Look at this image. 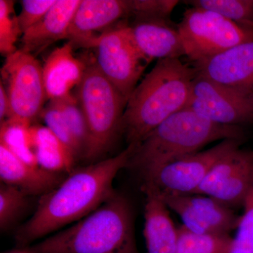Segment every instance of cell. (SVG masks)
<instances>
[{
  "instance_id": "6da1fadb",
  "label": "cell",
  "mask_w": 253,
  "mask_h": 253,
  "mask_svg": "<svg viewBox=\"0 0 253 253\" xmlns=\"http://www.w3.org/2000/svg\"><path fill=\"white\" fill-rule=\"evenodd\" d=\"M135 147L128 145L113 157L73 169L57 187L42 196L32 217L16 231L18 246L24 247L81 220L112 197L116 193L113 181L127 167Z\"/></svg>"
},
{
  "instance_id": "7a4b0ae2",
  "label": "cell",
  "mask_w": 253,
  "mask_h": 253,
  "mask_svg": "<svg viewBox=\"0 0 253 253\" xmlns=\"http://www.w3.org/2000/svg\"><path fill=\"white\" fill-rule=\"evenodd\" d=\"M196 76L194 66L179 59L158 60L126 102L121 133L137 145L163 121L186 109Z\"/></svg>"
},
{
  "instance_id": "3957f363",
  "label": "cell",
  "mask_w": 253,
  "mask_h": 253,
  "mask_svg": "<svg viewBox=\"0 0 253 253\" xmlns=\"http://www.w3.org/2000/svg\"><path fill=\"white\" fill-rule=\"evenodd\" d=\"M23 250L28 253H139L130 203L116 193L68 229Z\"/></svg>"
},
{
  "instance_id": "277c9868",
  "label": "cell",
  "mask_w": 253,
  "mask_h": 253,
  "mask_svg": "<svg viewBox=\"0 0 253 253\" xmlns=\"http://www.w3.org/2000/svg\"><path fill=\"white\" fill-rule=\"evenodd\" d=\"M245 138L241 126L217 124L186 108L163 121L136 145L127 167L143 175L199 152L210 143L226 139L243 141Z\"/></svg>"
},
{
  "instance_id": "5b68a950",
  "label": "cell",
  "mask_w": 253,
  "mask_h": 253,
  "mask_svg": "<svg viewBox=\"0 0 253 253\" xmlns=\"http://www.w3.org/2000/svg\"><path fill=\"white\" fill-rule=\"evenodd\" d=\"M76 96L84 113L89 131L84 159L92 163L98 162L121 133L123 113L127 101L100 72L95 62L86 65Z\"/></svg>"
},
{
  "instance_id": "8992f818",
  "label": "cell",
  "mask_w": 253,
  "mask_h": 253,
  "mask_svg": "<svg viewBox=\"0 0 253 253\" xmlns=\"http://www.w3.org/2000/svg\"><path fill=\"white\" fill-rule=\"evenodd\" d=\"M178 29L192 64L204 62L243 43L253 41L246 29L210 10L191 7L183 14Z\"/></svg>"
},
{
  "instance_id": "52a82bcc",
  "label": "cell",
  "mask_w": 253,
  "mask_h": 253,
  "mask_svg": "<svg viewBox=\"0 0 253 253\" xmlns=\"http://www.w3.org/2000/svg\"><path fill=\"white\" fill-rule=\"evenodd\" d=\"M100 72L127 101L150 63L136 45L129 25L104 32L91 42Z\"/></svg>"
},
{
  "instance_id": "ba28073f",
  "label": "cell",
  "mask_w": 253,
  "mask_h": 253,
  "mask_svg": "<svg viewBox=\"0 0 253 253\" xmlns=\"http://www.w3.org/2000/svg\"><path fill=\"white\" fill-rule=\"evenodd\" d=\"M242 140L226 139L211 149L188 155L141 175V190L158 196L194 194L212 166L240 147Z\"/></svg>"
},
{
  "instance_id": "9c48e42d",
  "label": "cell",
  "mask_w": 253,
  "mask_h": 253,
  "mask_svg": "<svg viewBox=\"0 0 253 253\" xmlns=\"http://www.w3.org/2000/svg\"><path fill=\"white\" fill-rule=\"evenodd\" d=\"M1 69V78L10 104L7 120L31 126L42 111L46 99L42 65L34 55L18 49L6 58Z\"/></svg>"
},
{
  "instance_id": "30bf717a",
  "label": "cell",
  "mask_w": 253,
  "mask_h": 253,
  "mask_svg": "<svg viewBox=\"0 0 253 253\" xmlns=\"http://www.w3.org/2000/svg\"><path fill=\"white\" fill-rule=\"evenodd\" d=\"M188 109L224 126L253 123V90L229 85L196 74Z\"/></svg>"
},
{
  "instance_id": "8fae6325",
  "label": "cell",
  "mask_w": 253,
  "mask_h": 253,
  "mask_svg": "<svg viewBox=\"0 0 253 253\" xmlns=\"http://www.w3.org/2000/svg\"><path fill=\"white\" fill-rule=\"evenodd\" d=\"M253 186V150L236 148L217 161L194 194L206 195L231 208L244 206Z\"/></svg>"
},
{
  "instance_id": "7c38bea8",
  "label": "cell",
  "mask_w": 253,
  "mask_h": 253,
  "mask_svg": "<svg viewBox=\"0 0 253 253\" xmlns=\"http://www.w3.org/2000/svg\"><path fill=\"white\" fill-rule=\"evenodd\" d=\"M158 197L180 216L183 225L193 232L229 235L239 226L241 216L208 196L189 194Z\"/></svg>"
},
{
  "instance_id": "4fadbf2b",
  "label": "cell",
  "mask_w": 253,
  "mask_h": 253,
  "mask_svg": "<svg viewBox=\"0 0 253 253\" xmlns=\"http://www.w3.org/2000/svg\"><path fill=\"white\" fill-rule=\"evenodd\" d=\"M130 14L129 0H81L70 26L67 39L73 46L89 48L95 33Z\"/></svg>"
},
{
  "instance_id": "5bb4252c",
  "label": "cell",
  "mask_w": 253,
  "mask_h": 253,
  "mask_svg": "<svg viewBox=\"0 0 253 253\" xmlns=\"http://www.w3.org/2000/svg\"><path fill=\"white\" fill-rule=\"evenodd\" d=\"M129 26L136 45L149 62L185 55L178 26L170 19H135Z\"/></svg>"
},
{
  "instance_id": "9a60e30c",
  "label": "cell",
  "mask_w": 253,
  "mask_h": 253,
  "mask_svg": "<svg viewBox=\"0 0 253 253\" xmlns=\"http://www.w3.org/2000/svg\"><path fill=\"white\" fill-rule=\"evenodd\" d=\"M193 66L196 74L202 77L253 90V41L234 46Z\"/></svg>"
},
{
  "instance_id": "2e32d148",
  "label": "cell",
  "mask_w": 253,
  "mask_h": 253,
  "mask_svg": "<svg viewBox=\"0 0 253 253\" xmlns=\"http://www.w3.org/2000/svg\"><path fill=\"white\" fill-rule=\"evenodd\" d=\"M73 43L68 42L55 49L42 65L43 80L46 99L56 101L72 94L85 73L86 64L73 52Z\"/></svg>"
},
{
  "instance_id": "e0dca14e",
  "label": "cell",
  "mask_w": 253,
  "mask_h": 253,
  "mask_svg": "<svg viewBox=\"0 0 253 253\" xmlns=\"http://www.w3.org/2000/svg\"><path fill=\"white\" fill-rule=\"evenodd\" d=\"M0 178L2 184L14 186L29 196H43L57 187L65 179L64 173L50 172L39 166H31L1 144Z\"/></svg>"
},
{
  "instance_id": "ac0fdd59",
  "label": "cell",
  "mask_w": 253,
  "mask_h": 253,
  "mask_svg": "<svg viewBox=\"0 0 253 253\" xmlns=\"http://www.w3.org/2000/svg\"><path fill=\"white\" fill-rule=\"evenodd\" d=\"M81 1L56 0L39 22L23 33L20 38V49L34 55L56 41L67 39L70 26Z\"/></svg>"
},
{
  "instance_id": "d6986e66",
  "label": "cell",
  "mask_w": 253,
  "mask_h": 253,
  "mask_svg": "<svg viewBox=\"0 0 253 253\" xmlns=\"http://www.w3.org/2000/svg\"><path fill=\"white\" fill-rule=\"evenodd\" d=\"M144 234L146 253H174L178 239V228L171 219L166 204L151 193H144Z\"/></svg>"
},
{
  "instance_id": "ffe728a7",
  "label": "cell",
  "mask_w": 253,
  "mask_h": 253,
  "mask_svg": "<svg viewBox=\"0 0 253 253\" xmlns=\"http://www.w3.org/2000/svg\"><path fill=\"white\" fill-rule=\"evenodd\" d=\"M32 147L39 167L58 173H70L76 161L74 154L45 126H30Z\"/></svg>"
},
{
  "instance_id": "44dd1931",
  "label": "cell",
  "mask_w": 253,
  "mask_h": 253,
  "mask_svg": "<svg viewBox=\"0 0 253 253\" xmlns=\"http://www.w3.org/2000/svg\"><path fill=\"white\" fill-rule=\"evenodd\" d=\"M174 253H230L233 239L228 234H203L193 232L184 225L178 228Z\"/></svg>"
},
{
  "instance_id": "7402d4cb",
  "label": "cell",
  "mask_w": 253,
  "mask_h": 253,
  "mask_svg": "<svg viewBox=\"0 0 253 253\" xmlns=\"http://www.w3.org/2000/svg\"><path fill=\"white\" fill-rule=\"evenodd\" d=\"M191 7L210 10L253 31V0H191Z\"/></svg>"
},
{
  "instance_id": "603a6c76",
  "label": "cell",
  "mask_w": 253,
  "mask_h": 253,
  "mask_svg": "<svg viewBox=\"0 0 253 253\" xmlns=\"http://www.w3.org/2000/svg\"><path fill=\"white\" fill-rule=\"evenodd\" d=\"M30 126L9 120L1 123L0 144L28 164L38 166L32 147Z\"/></svg>"
},
{
  "instance_id": "cb8c5ba5",
  "label": "cell",
  "mask_w": 253,
  "mask_h": 253,
  "mask_svg": "<svg viewBox=\"0 0 253 253\" xmlns=\"http://www.w3.org/2000/svg\"><path fill=\"white\" fill-rule=\"evenodd\" d=\"M55 101L57 103L78 145L81 158H84L89 140V131L86 118L77 96L71 94L63 99L56 100Z\"/></svg>"
},
{
  "instance_id": "d4e9b609",
  "label": "cell",
  "mask_w": 253,
  "mask_h": 253,
  "mask_svg": "<svg viewBox=\"0 0 253 253\" xmlns=\"http://www.w3.org/2000/svg\"><path fill=\"white\" fill-rule=\"evenodd\" d=\"M22 35L14 1L0 0V52L2 56L6 58L17 51L16 43Z\"/></svg>"
},
{
  "instance_id": "484cf974",
  "label": "cell",
  "mask_w": 253,
  "mask_h": 253,
  "mask_svg": "<svg viewBox=\"0 0 253 253\" xmlns=\"http://www.w3.org/2000/svg\"><path fill=\"white\" fill-rule=\"evenodd\" d=\"M28 196L14 186L1 183L0 186V229H10L27 208Z\"/></svg>"
},
{
  "instance_id": "4316f807",
  "label": "cell",
  "mask_w": 253,
  "mask_h": 253,
  "mask_svg": "<svg viewBox=\"0 0 253 253\" xmlns=\"http://www.w3.org/2000/svg\"><path fill=\"white\" fill-rule=\"evenodd\" d=\"M41 118L46 127L72 151L76 160L81 158L78 145L56 101H49L42 111Z\"/></svg>"
},
{
  "instance_id": "83f0119b",
  "label": "cell",
  "mask_w": 253,
  "mask_h": 253,
  "mask_svg": "<svg viewBox=\"0 0 253 253\" xmlns=\"http://www.w3.org/2000/svg\"><path fill=\"white\" fill-rule=\"evenodd\" d=\"M243 206L244 214L240 218L230 253H253V186Z\"/></svg>"
},
{
  "instance_id": "f1b7e54d",
  "label": "cell",
  "mask_w": 253,
  "mask_h": 253,
  "mask_svg": "<svg viewBox=\"0 0 253 253\" xmlns=\"http://www.w3.org/2000/svg\"><path fill=\"white\" fill-rule=\"evenodd\" d=\"M177 0H129V16L135 19H170Z\"/></svg>"
},
{
  "instance_id": "f546056e",
  "label": "cell",
  "mask_w": 253,
  "mask_h": 253,
  "mask_svg": "<svg viewBox=\"0 0 253 253\" xmlns=\"http://www.w3.org/2000/svg\"><path fill=\"white\" fill-rule=\"evenodd\" d=\"M56 0H23L22 9L18 15L21 31L24 33L39 22Z\"/></svg>"
},
{
  "instance_id": "4dcf8cb0",
  "label": "cell",
  "mask_w": 253,
  "mask_h": 253,
  "mask_svg": "<svg viewBox=\"0 0 253 253\" xmlns=\"http://www.w3.org/2000/svg\"><path fill=\"white\" fill-rule=\"evenodd\" d=\"M10 104L9 96L2 82L0 83V121L1 123L9 118Z\"/></svg>"
},
{
  "instance_id": "1f68e13d",
  "label": "cell",
  "mask_w": 253,
  "mask_h": 253,
  "mask_svg": "<svg viewBox=\"0 0 253 253\" xmlns=\"http://www.w3.org/2000/svg\"><path fill=\"white\" fill-rule=\"evenodd\" d=\"M11 253H28L26 252V251H25L24 250H21V251H14V252Z\"/></svg>"
}]
</instances>
